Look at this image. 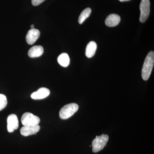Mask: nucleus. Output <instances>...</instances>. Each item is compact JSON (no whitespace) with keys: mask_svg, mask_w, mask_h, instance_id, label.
<instances>
[{"mask_svg":"<svg viewBox=\"0 0 154 154\" xmlns=\"http://www.w3.org/2000/svg\"><path fill=\"white\" fill-rule=\"evenodd\" d=\"M154 64V52L151 51L146 57L142 69V77L144 81L148 80Z\"/></svg>","mask_w":154,"mask_h":154,"instance_id":"obj_1","label":"nucleus"},{"mask_svg":"<svg viewBox=\"0 0 154 154\" xmlns=\"http://www.w3.org/2000/svg\"><path fill=\"white\" fill-rule=\"evenodd\" d=\"M79 107V105L76 103H72L65 105L60 111V117L62 119H68L78 111Z\"/></svg>","mask_w":154,"mask_h":154,"instance_id":"obj_2","label":"nucleus"},{"mask_svg":"<svg viewBox=\"0 0 154 154\" xmlns=\"http://www.w3.org/2000/svg\"><path fill=\"white\" fill-rule=\"evenodd\" d=\"M109 140V137L107 134H102L96 136L92 142L93 151L94 153L98 152L102 150L106 146Z\"/></svg>","mask_w":154,"mask_h":154,"instance_id":"obj_3","label":"nucleus"},{"mask_svg":"<svg viewBox=\"0 0 154 154\" xmlns=\"http://www.w3.org/2000/svg\"><path fill=\"white\" fill-rule=\"evenodd\" d=\"M40 121V119L38 116L28 112L24 113L21 118V122L24 126L38 125Z\"/></svg>","mask_w":154,"mask_h":154,"instance_id":"obj_4","label":"nucleus"},{"mask_svg":"<svg viewBox=\"0 0 154 154\" xmlns=\"http://www.w3.org/2000/svg\"><path fill=\"white\" fill-rule=\"evenodd\" d=\"M150 6L149 0H141L140 5V21L142 23L145 22L148 18L150 13Z\"/></svg>","mask_w":154,"mask_h":154,"instance_id":"obj_5","label":"nucleus"},{"mask_svg":"<svg viewBox=\"0 0 154 154\" xmlns=\"http://www.w3.org/2000/svg\"><path fill=\"white\" fill-rule=\"evenodd\" d=\"M7 128L9 132H14L19 127V120L16 114H11L8 116L7 119Z\"/></svg>","mask_w":154,"mask_h":154,"instance_id":"obj_6","label":"nucleus"},{"mask_svg":"<svg viewBox=\"0 0 154 154\" xmlns=\"http://www.w3.org/2000/svg\"><path fill=\"white\" fill-rule=\"evenodd\" d=\"M40 129V126L38 125L34 126H24L20 129V133L22 135L27 137L36 134Z\"/></svg>","mask_w":154,"mask_h":154,"instance_id":"obj_7","label":"nucleus"},{"mask_svg":"<svg viewBox=\"0 0 154 154\" xmlns=\"http://www.w3.org/2000/svg\"><path fill=\"white\" fill-rule=\"evenodd\" d=\"M40 32L37 29H31L28 31L26 35V39L27 43L29 45H32L36 42L40 36Z\"/></svg>","mask_w":154,"mask_h":154,"instance_id":"obj_8","label":"nucleus"},{"mask_svg":"<svg viewBox=\"0 0 154 154\" xmlns=\"http://www.w3.org/2000/svg\"><path fill=\"white\" fill-rule=\"evenodd\" d=\"M50 91L49 89L45 88H39L37 91L33 92L31 95V98L35 100L44 99L49 96Z\"/></svg>","mask_w":154,"mask_h":154,"instance_id":"obj_9","label":"nucleus"},{"mask_svg":"<svg viewBox=\"0 0 154 154\" xmlns=\"http://www.w3.org/2000/svg\"><path fill=\"white\" fill-rule=\"evenodd\" d=\"M120 17L117 14H110L105 20V24L108 27H115L119 24L120 22Z\"/></svg>","mask_w":154,"mask_h":154,"instance_id":"obj_10","label":"nucleus"},{"mask_svg":"<svg viewBox=\"0 0 154 154\" xmlns=\"http://www.w3.org/2000/svg\"><path fill=\"white\" fill-rule=\"evenodd\" d=\"M44 49L41 45H35L30 48L28 52L29 57L34 58L39 57L43 54Z\"/></svg>","mask_w":154,"mask_h":154,"instance_id":"obj_11","label":"nucleus"},{"mask_svg":"<svg viewBox=\"0 0 154 154\" xmlns=\"http://www.w3.org/2000/svg\"><path fill=\"white\" fill-rule=\"evenodd\" d=\"M97 44L95 42L91 41L87 45L86 48L85 54L87 57L91 58L95 55L97 49Z\"/></svg>","mask_w":154,"mask_h":154,"instance_id":"obj_12","label":"nucleus"},{"mask_svg":"<svg viewBox=\"0 0 154 154\" xmlns=\"http://www.w3.org/2000/svg\"><path fill=\"white\" fill-rule=\"evenodd\" d=\"M57 61L61 66L65 67L68 66L70 63V58L68 54L65 53L61 54L58 57Z\"/></svg>","mask_w":154,"mask_h":154,"instance_id":"obj_13","label":"nucleus"},{"mask_svg":"<svg viewBox=\"0 0 154 154\" xmlns=\"http://www.w3.org/2000/svg\"><path fill=\"white\" fill-rule=\"evenodd\" d=\"M91 9L90 8H87L84 10L80 14L79 18V22L80 24H82L87 18L89 17L91 13Z\"/></svg>","mask_w":154,"mask_h":154,"instance_id":"obj_14","label":"nucleus"},{"mask_svg":"<svg viewBox=\"0 0 154 154\" xmlns=\"http://www.w3.org/2000/svg\"><path fill=\"white\" fill-rule=\"evenodd\" d=\"M8 104L7 97L5 95L0 94V111L4 109Z\"/></svg>","mask_w":154,"mask_h":154,"instance_id":"obj_15","label":"nucleus"},{"mask_svg":"<svg viewBox=\"0 0 154 154\" xmlns=\"http://www.w3.org/2000/svg\"><path fill=\"white\" fill-rule=\"evenodd\" d=\"M45 1V0H32L31 2H32V5L33 6H36L40 5L41 3L44 2Z\"/></svg>","mask_w":154,"mask_h":154,"instance_id":"obj_16","label":"nucleus"},{"mask_svg":"<svg viewBox=\"0 0 154 154\" xmlns=\"http://www.w3.org/2000/svg\"><path fill=\"white\" fill-rule=\"evenodd\" d=\"M119 1L121 2H127V1H130V0H119Z\"/></svg>","mask_w":154,"mask_h":154,"instance_id":"obj_17","label":"nucleus"},{"mask_svg":"<svg viewBox=\"0 0 154 154\" xmlns=\"http://www.w3.org/2000/svg\"><path fill=\"white\" fill-rule=\"evenodd\" d=\"M30 28H31V29H33V28H34V25H31V26H30Z\"/></svg>","mask_w":154,"mask_h":154,"instance_id":"obj_18","label":"nucleus"}]
</instances>
